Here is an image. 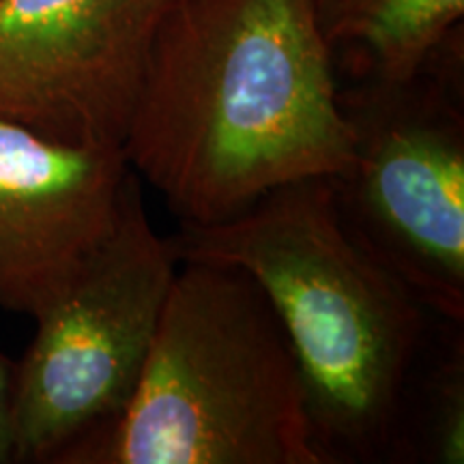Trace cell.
<instances>
[{
    "label": "cell",
    "mask_w": 464,
    "mask_h": 464,
    "mask_svg": "<svg viewBox=\"0 0 464 464\" xmlns=\"http://www.w3.org/2000/svg\"><path fill=\"white\" fill-rule=\"evenodd\" d=\"M123 147H75L0 121V305L37 318L112 235Z\"/></svg>",
    "instance_id": "7"
},
{
    "label": "cell",
    "mask_w": 464,
    "mask_h": 464,
    "mask_svg": "<svg viewBox=\"0 0 464 464\" xmlns=\"http://www.w3.org/2000/svg\"><path fill=\"white\" fill-rule=\"evenodd\" d=\"M17 363L0 353V464L15 462Z\"/></svg>",
    "instance_id": "10"
},
{
    "label": "cell",
    "mask_w": 464,
    "mask_h": 464,
    "mask_svg": "<svg viewBox=\"0 0 464 464\" xmlns=\"http://www.w3.org/2000/svg\"><path fill=\"white\" fill-rule=\"evenodd\" d=\"M423 409V454L430 462H464V355L462 340L428 379Z\"/></svg>",
    "instance_id": "9"
},
{
    "label": "cell",
    "mask_w": 464,
    "mask_h": 464,
    "mask_svg": "<svg viewBox=\"0 0 464 464\" xmlns=\"http://www.w3.org/2000/svg\"><path fill=\"white\" fill-rule=\"evenodd\" d=\"M351 160L332 177L340 222L428 312L464 321V114L426 69L340 95Z\"/></svg>",
    "instance_id": "5"
},
{
    "label": "cell",
    "mask_w": 464,
    "mask_h": 464,
    "mask_svg": "<svg viewBox=\"0 0 464 464\" xmlns=\"http://www.w3.org/2000/svg\"><path fill=\"white\" fill-rule=\"evenodd\" d=\"M177 266L172 243L150 224L131 174L112 235L34 318L37 332L17 363L15 462H56L123 413Z\"/></svg>",
    "instance_id": "4"
},
{
    "label": "cell",
    "mask_w": 464,
    "mask_h": 464,
    "mask_svg": "<svg viewBox=\"0 0 464 464\" xmlns=\"http://www.w3.org/2000/svg\"><path fill=\"white\" fill-rule=\"evenodd\" d=\"M351 150L312 0L168 3L123 153L181 224L224 222L282 185L332 179Z\"/></svg>",
    "instance_id": "1"
},
{
    "label": "cell",
    "mask_w": 464,
    "mask_h": 464,
    "mask_svg": "<svg viewBox=\"0 0 464 464\" xmlns=\"http://www.w3.org/2000/svg\"><path fill=\"white\" fill-rule=\"evenodd\" d=\"M170 0H0V121L123 147Z\"/></svg>",
    "instance_id": "6"
},
{
    "label": "cell",
    "mask_w": 464,
    "mask_h": 464,
    "mask_svg": "<svg viewBox=\"0 0 464 464\" xmlns=\"http://www.w3.org/2000/svg\"><path fill=\"white\" fill-rule=\"evenodd\" d=\"M179 260L239 266L293 344L324 462H374L402 440L426 307L348 237L332 179L266 191L239 216L181 224Z\"/></svg>",
    "instance_id": "2"
},
{
    "label": "cell",
    "mask_w": 464,
    "mask_h": 464,
    "mask_svg": "<svg viewBox=\"0 0 464 464\" xmlns=\"http://www.w3.org/2000/svg\"><path fill=\"white\" fill-rule=\"evenodd\" d=\"M324 42L357 45L372 80L404 82L426 69L460 26L464 0H312Z\"/></svg>",
    "instance_id": "8"
},
{
    "label": "cell",
    "mask_w": 464,
    "mask_h": 464,
    "mask_svg": "<svg viewBox=\"0 0 464 464\" xmlns=\"http://www.w3.org/2000/svg\"><path fill=\"white\" fill-rule=\"evenodd\" d=\"M56 462L327 464L274 305L211 260H179L130 404Z\"/></svg>",
    "instance_id": "3"
}]
</instances>
